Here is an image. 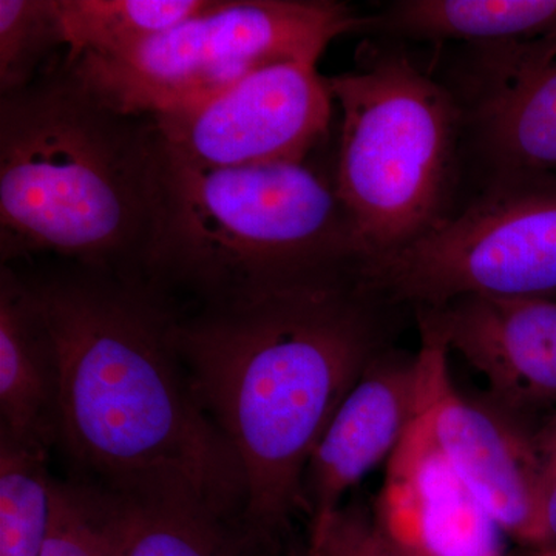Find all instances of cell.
Returning a JSON list of instances; mask_svg holds the SVG:
<instances>
[{"instance_id":"obj_1","label":"cell","mask_w":556,"mask_h":556,"mask_svg":"<svg viewBox=\"0 0 556 556\" xmlns=\"http://www.w3.org/2000/svg\"><path fill=\"white\" fill-rule=\"evenodd\" d=\"M356 268L177 309L193 393L243 470V529L273 540L303 511L306 467L343 399L390 348L391 311Z\"/></svg>"},{"instance_id":"obj_2","label":"cell","mask_w":556,"mask_h":556,"mask_svg":"<svg viewBox=\"0 0 556 556\" xmlns=\"http://www.w3.org/2000/svg\"><path fill=\"white\" fill-rule=\"evenodd\" d=\"M28 281L60 362L58 442L80 479L243 525V470L190 386L174 302L141 278L75 265Z\"/></svg>"},{"instance_id":"obj_3","label":"cell","mask_w":556,"mask_h":556,"mask_svg":"<svg viewBox=\"0 0 556 556\" xmlns=\"http://www.w3.org/2000/svg\"><path fill=\"white\" fill-rule=\"evenodd\" d=\"M163 156L152 116L110 108L65 64L0 94L2 266L53 255L142 280Z\"/></svg>"},{"instance_id":"obj_4","label":"cell","mask_w":556,"mask_h":556,"mask_svg":"<svg viewBox=\"0 0 556 556\" xmlns=\"http://www.w3.org/2000/svg\"><path fill=\"white\" fill-rule=\"evenodd\" d=\"M163 152L142 280L188 298L178 309L361 265L332 175L309 161L201 169Z\"/></svg>"},{"instance_id":"obj_5","label":"cell","mask_w":556,"mask_h":556,"mask_svg":"<svg viewBox=\"0 0 556 556\" xmlns=\"http://www.w3.org/2000/svg\"><path fill=\"white\" fill-rule=\"evenodd\" d=\"M328 79L339 105L332 181L362 262L413 243L450 212L463 110L447 84L402 51H372Z\"/></svg>"},{"instance_id":"obj_6","label":"cell","mask_w":556,"mask_h":556,"mask_svg":"<svg viewBox=\"0 0 556 556\" xmlns=\"http://www.w3.org/2000/svg\"><path fill=\"white\" fill-rule=\"evenodd\" d=\"M364 24L332 0H212L138 49L64 64L110 108L161 116L211 100L266 65L318 62L332 40Z\"/></svg>"},{"instance_id":"obj_7","label":"cell","mask_w":556,"mask_h":556,"mask_svg":"<svg viewBox=\"0 0 556 556\" xmlns=\"http://www.w3.org/2000/svg\"><path fill=\"white\" fill-rule=\"evenodd\" d=\"M358 274L396 308L468 295L556 300V175H490L466 207L407 247L364 260Z\"/></svg>"},{"instance_id":"obj_8","label":"cell","mask_w":556,"mask_h":556,"mask_svg":"<svg viewBox=\"0 0 556 556\" xmlns=\"http://www.w3.org/2000/svg\"><path fill=\"white\" fill-rule=\"evenodd\" d=\"M317 64L276 62L199 105L152 116L164 150L201 169L308 161L336 105Z\"/></svg>"},{"instance_id":"obj_9","label":"cell","mask_w":556,"mask_h":556,"mask_svg":"<svg viewBox=\"0 0 556 556\" xmlns=\"http://www.w3.org/2000/svg\"><path fill=\"white\" fill-rule=\"evenodd\" d=\"M427 358V396L420 419L431 441L477 496L504 535L526 548L544 547L535 428L492 397L467 396L453 382L448 350L419 329Z\"/></svg>"},{"instance_id":"obj_10","label":"cell","mask_w":556,"mask_h":556,"mask_svg":"<svg viewBox=\"0 0 556 556\" xmlns=\"http://www.w3.org/2000/svg\"><path fill=\"white\" fill-rule=\"evenodd\" d=\"M447 84L486 177L556 175V28L538 38L471 47Z\"/></svg>"},{"instance_id":"obj_11","label":"cell","mask_w":556,"mask_h":556,"mask_svg":"<svg viewBox=\"0 0 556 556\" xmlns=\"http://www.w3.org/2000/svg\"><path fill=\"white\" fill-rule=\"evenodd\" d=\"M415 314L497 404L533 424L556 412V300L468 295Z\"/></svg>"},{"instance_id":"obj_12","label":"cell","mask_w":556,"mask_h":556,"mask_svg":"<svg viewBox=\"0 0 556 556\" xmlns=\"http://www.w3.org/2000/svg\"><path fill=\"white\" fill-rule=\"evenodd\" d=\"M427 358L387 348L365 369L318 441L303 477L311 529L324 526L343 497L390 460L424 408Z\"/></svg>"},{"instance_id":"obj_13","label":"cell","mask_w":556,"mask_h":556,"mask_svg":"<svg viewBox=\"0 0 556 556\" xmlns=\"http://www.w3.org/2000/svg\"><path fill=\"white\" fill-rule=\"evenodd\" d=\"M376 522L404 556H504L503 530L486 514L417 416L387 463Z\"/></svg>"},{"instance_id":"obj_14","label":"cell","mask_w":556,"mask_h":556,"mask_svg":"<svg viewBox=\"0 0 556 556\" xmlns=\"http://www.w3.org/2000/svg\"><path fill=\"white\" fill-rule=\"evenodd\" d=\"M0 434L49 452L60 441V362L28 278L0 270Z\"/></svg>"},{"instance_id":"obj_15","label":"cell","mask_w":556,"mask_h":556,"mask_svg":"<svg viewBox=\"0 0 556 556\" xmlns=\"http://www.w3.org/2000/svg\"><path fill=\"white\" fill-rule=\"evenodd\" d=\"M556 28V0H399L362 31L471 47L538 38Z\"/></svg>"},{"instance_id":"obj_16","label":"cell","mask_w":556,"mask_h":556,"mask_svg":"<svg viewBox=\"0 0 556 556\" xmlns=\"http://www.w3.org/2000/svg\"><path fill=\"white\" fill-rule=\"evenodd\" d=\"M212 0H54L65 64L119 56L177 27Z\"/></svg>"},{"instance_id":"obj_17","label":"cell","mask_w":556,"mask_h":556,"mask_svg":"<svg viewBox=\"0 0 556 556\" xmlns=\"http://www.w3.org/2000/svg\"><path fill=\"white\" fill-rule=\"evenodd\" d=\"M115 496L126 556H243L251 541L239 522L203 508Z\"/></svg>"},{"instance_id":"obj_18","label":"cell","mask_w":556,"mask_h":556,"mask_svg":"<svg viewBox=\"0 0 556 556\" xmlns=\"http://www.w3.org/2000/svg\"><path fill=\"white\" fill-rule=\"evenodd\" d=\"M49 452L0 434V556H40L50 521Z\"/></svg>"},{"instance_id":"obj_19","label":"cell","mask_w":556,"mask_h":556,"mask_svg":"<svg viewBox=\"0 0 556 556\" xmlns=\"http://www.w3.org/2000/svg\"><path fill=\"white\" fill-rule=\"evenodd\" d=\"M40 556H126L118 497L90 482L51 479Z\"/></svg>"},{"instance_id":"obj_20","label":"cell","mask_w":556,"mask_h":556,"mask_svg":"<svg viewBox=\"0 0 556 556\" xmlns=\"http://www.w3.org/2000/svg\"><path fill=\"white\" fill-rule=\"evenodd\" d=\"M64 46L54 0H0V94L31 86Z\"/></svg>"},{"instance_id":"obj_21","label":"cell","mask_w":556,"mask_h":556,"mask_svg":"<svg viewBox=\"0 0 556 556\" xmlns=\"http://www.w3.org/2000/svg\"><path fill=\"white\" fill-rule=\"evenodd\" d=\"M309 533L320 541L324 556H404L383 535L372 508L357 500L343 504Z\"/></svg>"},{"instance_id":"obj_22","label":"cell","mask_w":556,"mask_h":556,"mask_svg":"<svg viewBox=\"0 0 556 556\" xmlns=\"http://www.w3.org/2000/svg\"><path fill=\"white\" fill-rule=\"evenodd\" d=\"M535 450L544 547H556V412L538 424Z\"/></svg>"},{"instance_id":"obj_23","label":"cell","mask_w":556,"mask_h":556,"mask_svg":"<svg viewBox=\"0 0 556 556\" xmlns=\"http://www.w3.org/2000/svg\"><path fill=\"white\" fill-rule=\"evenodd\" d=\"M295 556H324L321 555L320 541H318V538L313 535V533H309L308 543H306V546L302 548V552Z\"/></svg>"},{"instance_id":"obj_24","label":"cell","mask_w":556,"mask_h":556,"mask_svg":"<svg viewBox=\"0 0 556 556\" xmlns=\"http://www.w3.org/2000/svg\"><path fill=\"white\" fill-rule=\"evenodd\" d=\"M522 556H556V547L527 548Z\"/></svg>"}]
</instances>
